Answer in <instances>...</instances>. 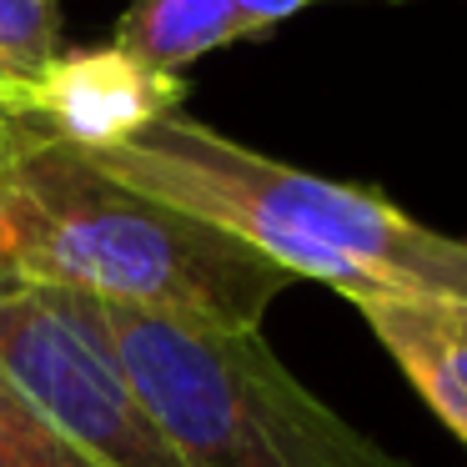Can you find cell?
<instances>
[{"mask_svg":"<svg viewBox=\"0 0 467 467\" xmlns=\"http://www.w3.org/2000/svg\"><path fill=\"white\" fill-rule=\"evenodd\" d=\"M11 236L26 282L216 332H256L296 282L226 226L106 176L21 106L11 116Z\"/></svg>","mask_w":467,"mask_h":467,"instance_id":"cell-1","label":"cell"},{"mask_svg":"<svg viewBox=\"0 0 467 467\" xmlns=\"http://www.w3.org/2000/svg\"><path fill=\"white\" fill-rule=\"evenodd\" d=\"M106 176L252 242L296 282L347 296H467V242L442 236L367 186L272 161L186 111L121 146L86 151Z\"/></svg>","mask_w":467,"mask_h":467,"instance_id":"cell-2","label":"cell"},{"mask_svg":"<svg viewBox=\"0 0 467 467\" xmlns=\"http://www.w3.org/2000/svg\"><path fill=\"white\" fill-rule=\"evenodd\" d=\"M106 322L182 467H412L312 397L256 332L111 306Z\"/></svg>","mask_w":467,"mask_h":467,"instance_id":"cell-3","label":"cell"},{"mask_svg":"<svg viewBox=\"0 0 467 467\" xmlns=\"http://www.w3.org/2000/svg\"><path fill=\"white\" fill-rule=\"evenodd\" d=\"M0 377L96 467H182L96 296L0 282Z\"/></svg>","mask_w":467,"mask_h":467,"instance_id":"cell-4","label":"cell"},{"mask_svg":"<svg viewBox=\"0 0 467 467\" xmlns=\"http://www.w3.org/2000/svg\"><path fill=\"white\" fill-rule=\"evenodd\" d=\"M182 101V76L151 71L116 46H81V51H61L46 66L21 111L51 121L81 151H101V146H121L141 136L161 116H176Z\"/></svg>","mask_w":467,"mask_h":467,"instance_id":"cell-5","label":"cell"},{"mask_svg":"<svg viewBox=\"0 0 467 467\" xmlns=\"http://www.w3.org/2000/svg\"><path fill=\"white\" fill-rule=\"evenodd\" d=\"M352 306L467 447V296H367Z\"/></svg>","mask_w":467,"mask_h":467,"instance_id":"cell-6","label":"cell"},{"mask_svg":"<svg viewBox=\"0 0 467 467\" xmlns=\"http://www.w3.org/2000/svg\"><path fill=\"white\" fill-rule=\"evenodd\" d=\"M236 41H256L236 0H126L111 46L151 71L182 76L192 61Z\"/></svg>","mask_w":467,"mask_h":467,"instance_id":"cell-7","label":"cell"},{"mask_svg":"<svg viewBox=\"0 0 467 467\" xmlns=\"http://www.w3.org/2000/svg\"><path fill=\"white\" fill-rule=\"evenodd\" d=\"M61 0H0V101L26 106L46 66L66 51Z\"/></svg>","mask_w":467,"mask_h":467,"instance_id":"cell-8","label":"cell"},{"mask_svg":"<svg viewBox=\"0 0 467 467\" xmlns=\"http://www.w3.org/2000/svg\"><path fill=\"white\" fill-rule=\"evenodd\" d=\"M0 467H96L0 377Z\"/></svg>","mask_w":467,"mask_h":467,"instance_id":"cell-9","label":"cell"},{"mask_svg":"<svg viewBox=\"0 0 467 467\" xmlns=\"http://www.w3.org/2000/svg\"><path fill=\"white\" fill-rule=\"evenodd\" d=\"M11 116L16 106L0 101V282L16 276V236H11Z\"/></svg>","mask_w":467,"mask_h":467,"instance_id":"cell-10","label":"cell"},{"mask_svg":"<svg viewBox=\"0 0 467 467\" xmlns=\"http://www.w3.org/2000/svg\"><path fill=\"white\" fill-rule=\"evenodd\" d=\"M236 5H242V16L252 21V31L266 36V31H276L282 21L302 16L306 5H322V0H236Z\"/></svg>","mask_w":467,"mask_h":467,"instance_id":"cell-11","label":"cell"}]
</instances>
